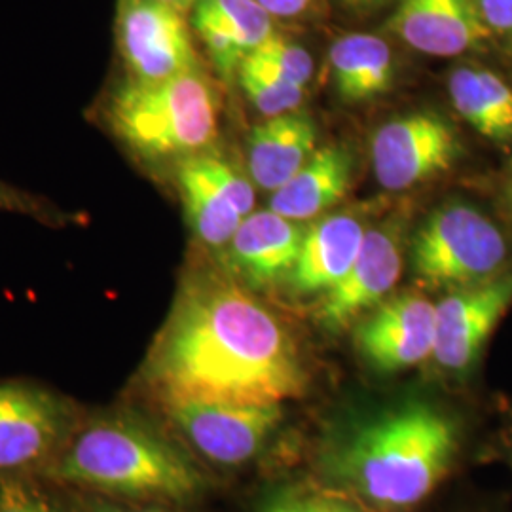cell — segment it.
Listing matches in <instances>:
<instances>
[{
    "mask_svg": "<svg viewBox=\"0 0 512 512\" xmlns=\"http://www.w3.org/2000/svg\"><path fill=\"white\" fill-rule=\"evenodd\" d=\"M308 368L287 325L238 277H188L141 366L158 406L283 404L306 395Z\"/></svg>",
    "mask_w": 512,
    "mask_h": 512,
    "instance_id": "obj_1",
    "label": "cell"
},
{
    "mask_svg": "<svg viewBox=\"0 0 512 512\" xmlns=\"http://www.w3.org/2000/svg\"><path fill=\"white\" fill-rule=\"evenodd\" d=\"M463 425L440 404L408 401L355 425L325 454L334 488L376 509L416 507L450 475Z\"/></svg>",
    "mask_w": 512,
    "mask_h": 512,
    "instance_id": "obj_2",
    "label": "cell"
},
{
    "mask_svg": "<svg viewBox=\"0 0 512 512\" xmlns=\"http://www.w3.org/2000/svg\"><path fill=\"white\" fill-rule=\"evenodd\" d=\"M50 475L99 494L186 501L202 492L196 465L145 423L122 416L92 421L52 461Z\"/></svg>",
    "mask_w": 512,
    "mask_h": 512,
    "instance_id": "obj_3",
    "label": "cell"
},
{
    "mask_svg": "<svg viewBox=\"0 0 512 512\" xmlns=\"http://www.w3.org/2000/svg\"><path fill=\"white\" fill-rule=\"evenodd\" d=\"M114 135L148 162L184 160L219 133V97L202 69L160 82L126 80L107 99Z\"/></svg>",
    "mask_w": 512,
    "mask_h": 512,
    "instance_id": "obj_4",
    "label": "cell"
},
{
    "mask_svg": "<svg viewBox=\"0 0 512 512\" xmlns=\"http://www.w3.org/2000/svg\"><path fill=\"white\" fill-rule=\"evenodd\" d=\"M414 275L431 289L456 291L511 268V245L488 215L469 203L437 209L410 247Z\"/></svg>",
    "mask_w": 512,
    "mask_h": 512,
    "instance_id": "obj_5",
    "label": "cell"
},
{
    "mask_svg": "<svg viewBox=\"0 0 512 512\" xmlns=\"http://www.w3.org/2000/svg\"><path fill=\"white\" fill-rule=\"evenodd\" d=\"M114 31L129 80L160 82L200 69L186 14L162 0H118Z\"/></svg>",
    "mask_w": 512,
    "mask_h": 512,
    "instance_id": "obj_6",
    "label": "cell"
},
{
    "mask_svg": "<svg viewBox=\"0 0 512 512\" xmlns=\"http://www.w3.org/2000/svg\"><path fill=\"white\" fill-rule=\"evenodd\" d=\"M162 410L186 446L219 467L256 458L283 421V404L175 403Z\"/></svg>",
    "mask_w": 512,
    "mask_h": 512,
    "instance_id": "obj_7",
    "label": "cell"
},
{
    "mask_svg": "<svg viewBox=\"0 0 512 512\" xmlns=\"http://www.w3.org/2000/svg\"><path fill=\"white\" fill-rule=\"evenodd\" d=\"M511 308L512 266L488 281L448 291L435 304L433 361L446 376L467 380Z\"/></svg>",
    "mask_w": 512,
    "mask_h": 512,
    "instance_id": "obj_8",
    "label": "cell"
},
{
    "mask_svg": "<svg viewBox=\"0 0 512 512\" xmlns=\"http://www.w3.org/2000/svg\"><path fill=\"white\" fill-rule=\"evenodd\" d=\"M372 169L385 190L401 192L448 173L458 164L461 143L448 120L435 112L395 118L372 137Z\"/></svg>",
    "mask_w": 512,
    "mask_h": 512,
    "instance_id": "obj_9",
    "label": "cell"
},
{
    "mask_svg": "<svg viewBox=\"0 0 512 512\" xmlns=\"http://www.w3.org/2000/svg\"><path fill=\"white\" fill-rule=\"evenodd\" d=\"M177 183L188 224L205 247H226L241 222L255 211L253 181L209 150L179 162Z\"/></svg>",
    "mask_w": 512,
    "mask_h": 512,
    "instance_id": "obj_10",
    "label": "cell"
},
{
    "mask_svg": "<svg viewBox=\"0 0 512 512\" xmlns=\"http://www.w3.org/2000/svg\"><path fill=\"white\" fill-rule=\"evenodd\" d=\"M403 253L399 222L366 230L361 251L348 274L321 296L315 310L317 323L340 332L366 311L380 306L403 274Z\"/></svg>",
    "mask_w": 512,
    "mask_h": 512,
    "instance_id": "obj_11",
    "label": "cell"
},
{
    "mask_svg": "<svg viewBox=\"0 0 512 512\" xmlns=\"http://www.w3.org/2000/svg\"><path fill=\"white\" fill-rule=\"evenodd\" d=\"M435 330V304L421 294H399L361 319L355 344L378 372H399L433 359Z\"/></svg>",
    "mask_w": 512,
    "mask_h": 512,
    "instance_id": "obj_12",
    "label": "cell"
},
{
    "mask_svg": "<svg viewBox=\"0 0 512 512\" xmlns=\"http://www.w3.org/2000/svg\"><path fill=\"white\" fill-rule=\"evenodd\" d=\"M67 414L52 393L0 382V475H14L50 458L65 435Z\"/></svg>",
    "mask_w": 512,
    "mask_h": 512,
    "instance_id": "obj_13",
    "label": "cell"
},
{
    "mask_svg": "<svg viewBox=\"0 0 512 512\" xmlns=\"http://www.w3.org/2000/svg\"><path fill=\"white\" fill-rule=\"evenodd\" d=\"M387 27L406 46L431 57L467 54L494 37L473 0H399Z\"/></svg>",
    "mask_w": 512,
    "mask_h": 512,
    "instance_id": "obj_14",
    "label": "cell"
},
{
    "mask_svg": "<svg viewBox=\"0 0 512 512\" xmlns=\"http://www.w3.org/2000/svg\"><path fill=\"white\" fill-rule=\"evenodd\" d=\"M306 228L274 211H253L226 245L230 272L249 289L287 281Z\"/></svg>",
    "mask_w": 512,
    "mask_h": 512,
    "instance_id": "obj_15",
    "label": "cell"
},
{
    "mask_svg": "<svg viewBox=\"0 0 512 512\" xmlns=\"http://www.w3.org/2000/svg\"><path fill=\"white\" fill-rule=\"evenodd\" d=\"M190 12L194 33L226 80L274 35V18L256 0H194Z\"/></svg>",
    "mask_w": 512,
    "mask_h": 512,
    "instance_id": "obj_16",
    "label": "cell"
},
{
    "mask_svg": "<svg viewBox=\"0 0 512 512\" xmlns=\"http://www.w3.org/2000/svg\"><path fill=\"white\" fill-rule=\"evenodd\" d=\"M365 234L361 220L346 213L311 224L287 277L293 291L321 296L329 293L353 266Z\"/></svg>",
    "mask_w": 512,
    "mask_h": 512,
    "instance_id": "obj_17",
    "label": "cell"
},
{
    "mask_svg": "<svg viewBox=\"0 0 512 512\" xmlns=\"http://www.w3.org/2000/svg\"><path fill=\"white\" fill-rule=\"evenodd\" d=\"M317 128L306 112L272 116L253 128L247 145L249 177L266 192L279 190L315 152Z\"/></svg>",
    "mask_w": 512,
    "mask_h": 512,
    "instance_id": "obj_18",
    "label": "cell"
},
{
    "mask_svg": "<svg viewBox=\"0 0 512 512\" xmlns=\"http://www.w3.org/2000/svg\"><path fill=\"white\" fill-rule=\"evenodd\" d=\"M351 175L353 158L348 148L315 150L293 179L275 190L270 211L294 222L315 219L346 196Z\"/></svg>",
    "mask_w": 512,
    "mask_h": 512,
    "instance_id": "obj_19",
    "label": "cell"
},
{
    "mask_svg": "<svg viewBox=\"0 0 512 512\" xmlns=\"http://www.w3.org/2000/svg\"><path fill=\"white\" fill-rule=\"evenodd\" d=\"M448 95L476 133L512 147V86L501 74L480 65H459L448 76Z\"/></svg>",
    "mask_w": 512,
    "mask_h": 512,
    "instance_id": "obj_20",
    "label": "cell"
},
{
    "mask_svg": "<svg viewBox=\"0 0 512 512\" xmlns=\"http://www.w3.org/2000/svg\"><path fill=\"white\" fill-rule=\"evenodd\" d=\"M336 92L346 103H363L387 92L393 82V52L384 38L349 33L329 50Z\"/></svg>",
    "mask_w": 512,
    "mask_h": 512,
    "instance_id": "obj_21",
    "label": "cell"
},
{
    "mask_svg": "<svg viewBox=\"0 0 512 512\" xmlns=\"http://www.w3.org/2000/svg\"><path fill=\"white\" fill-rule=\"evenodd\" d=\"M239 84L249 101L266 118L289 114L300 109L304 99V86L275 73L266 63L247 55L238 71Z\"/></svg>",
    "mask_w": 512,
    "mask_h": 512,
    "instance_id": "obj_22",
    "label": "cell"
},
{
    "mask_svg": "<svg viewBox=\"0 0 512 512\" xmlns=\"http://www.w3.org/2000/svg\"><path fill=\"white\" fill-rule=\"evenodd\" d=\"M249 55L260 59L270 69H274L275 73L281 74L283 78L298 86H306L315 71L313 59L306 48L275 33Z\"/></svg>",
    "mask_w": 512,
    "mask_h": 512,
    "instance_id": "obj_23",
    "label": "cell"
},
{
    "mask_svg": "<svg viewBox=\"0 0 512 512\" xmlns=\"http://www.w3.org/2000/svg\"><path fill=\"white\" fill-rule=\"evenodd\" d=\"M0 512H63L37 486L14 475H0Z\"/></svg>",
    "mask_w": 512,
    "mask_h": 512,
    "instance_id": "obj_24",
    "label": "cell"
},
{
    "mask_svg": "<svg viewBox=\"0 0 512 512\" xmlns=\"http://www.w3.org/2000/svg\"><path fill=\"white\" fill-rule=\"evenodd\" d=\"M260 512H359L346 501L325 495L287 494L279 495L266 503Z\"/></svg>",
    "mask_w": 512,
    "mask_h": 512,
    "instance_id": "obj_25",
    "label": "cell"
},
{
    "mask_svg": "<svg viewBox=\"0 0 512 512\" xmlns=\"http://www.w3.org/2000/svg\"><path fill=\"white\" fill-rule=\"evenodd\" d=\"M473 4L494 37H511L512 0H473Z\"/></svg>",
    "mask_w": 512,
    "mask_h": 512,
    "instance_id": "obj_26",
    "label": "cell"
},
{
    "mask_svg": "<svg viewBox=\"0 0 512 512\" xmlns=\"http://www.w3.org/2000/svg\"><path fill=\"white\" fill-rule=\"evenodd\" d=\"M274 19H300L315 8V0H256Z\"/></svg>",
    "mask_w": 512,
    "mask_h": 512,
    "instance_id": "obj_27",
    "label": "cell"
},
{
    "mask_svg": "<svg viewBox=\"0 0 512 512\" xmlns=\"http://www.w3.org/2000/svg\"><path fill=\"white\" fill-rule=\"evenodd\" d=\"M503 423L495 435L494 446H492V456L499 461H503L512 471V408H505L503 412Z\"/></svg>",
    "mask_w": 512,
    "mask_h": 512,
    "instance_id": "obj_28",
    "label": "cell"
},
{
    "mask_svg": "<svg viewBox=\"0 0 512 512\" xmlns=\"http://www.w3.org/2000/svg\"><path fill=\"white\" fill-rule=\"evenodd\" d=\"M90 512H165L160 509H141V507H126L110 501H95Z\"/></svg>",
    "mask_w": 512,
    "mask_h": 512,
    "instance_id": "obj_29",
    "label": "cell"
},
{
    "mask_svg": "<svg viewBox=\"0 0 512 512\" xmlns=\"http://www.w3.org/2000/svg\"><path fill=\"white\" fill-rule=\"evenodd\" d=\"M342 2L355 12H368V10H374V8L382 6L387 0H342Z\"/></svg>",
    "mask_w": 512,
    "mask_h": 512,
    "instance_id": "obj_30",
    "label": "cell"
},
{
    "mask_svg": "<svg viewBox=\"0 0 512 512\" xmlns=\"http://www.w3.org/2000/svg\"><path fill=\"white\" fill-rule=\"evenodd\" d=\"M162 2L177 8V10H181L184 14H188L192 10V4H194V0H162Z\"/></svg>",
    "mask_w": 512,
    "mask_h": 512,
    "instance_id": "obj_31",
    "label": "cell"
},
{
    "mask_svg": "<svg viewBox=\"0 0 512 512\" xmlns=\"http://www.w3.org/2000/svg\"><path fill=\"white\" fill-rule=\"evenodd\" d=\"M0 203H4V194H2V190H0Z\"/></svg>",
    "mask_w": 512,
    "mask_h": 512,
    "instance_id": "obj_32",
    "label": "cell"
}]
</instances>
